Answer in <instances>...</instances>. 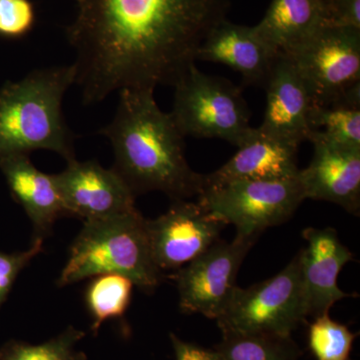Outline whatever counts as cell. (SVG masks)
<instances>
[{"label":"cell","instance_id":"cell-5","mask_svg":"<svg viewBox=\"0 0 360 360\" xmlns=\"http://www.w3.org/2000/svg\"><path fill=\"white\" fill-rule=\"evenodd\" d=\"M309 317L300 252L278 274L248 288H236L217 319L224 335L291 338Z\"/></svg>","mask_w":360,"mask_h":360},{"label":"cell","instance_id":"cell-25","mask_svg":"<svg viewBox=\"0 0 360 360\" xmlns=\"http://www.w3.org/2000/svg\"><path fill=\"white\" fill-rule=\"evenodd\" d=\"M35 22V11L30 0H0V33L20 37Z\"/></svg>","mask_w":360,"mask_h":360},{"label":"cell","instance_id":"cell-26","mask_svg":"<svg viewBox=\"0 0 360 360\" xmlns=\"http://www.w3.org/2000/svg\"><path fill=\"white\" fill-rule=\"evenodd\" d=\"M323 27L360 30V0H322Z\"/></svg>","mask_w":360,"mask_h":360},{"label":"cell","instance_id":"cell-21","mask_svg":"<svg viewBox=\"0 0 360 360\" xmlns=\"http://www.w3.org/2000/svg\"><path fill=\"white\" fill-rule=\"evenodd\" d=\"M219 360H298L302 349L291 338L224 335L213 347Z\"/></svg>","mask_w":360,"mask_h":360},{"label":"cell","instance_id":"cell-1","mask_svg":"<svg viewBox=\"0 0 360 360\" xmlns=\"http://www.w3.org/2000/svg\"><path fill=\"white\" fill-rule=\"evenodd\" d=\"M66 30L82 103L124 89L174 87L227 18L229 0H80Z\"/></svg>","mask_w":360,"mask_h":360},{"label":"cell","instance_id":"cell-27","mask_svg":"<svg viewBox=\"0 0 360 360\" xmlns=\"http://www.w3.org/2000/svg\"><path fill=\"white\" fill-rule=\"evenodd\" d=\"M175 360H219L213 348H205L195 343L182 340L174 333H170Z\"/></svg>","mask_w":360,"mask_h":360},{"label":"cell","instance_id":"cell-3","mask_svg":"<svg viewBox=\"0 0 360 360\" xmlns=\"http://www.w3.org/2000/svg\"><path fill=\"white\" fill-rule=\"evenodd\" d=\"M75 79V65L53 66L32 71L0 94V156L44 149L75 160V136L63 115Z\"/></svg>","mask_w":360,"mask_h":360},{"label":"cell","instance_id":"cell-28","mask_svg":"<svg viewBox=\"0 0 360 360\" xmlns=\"http://www.w3.org/2000/svg\"><path fill=\"white\" fill-rule=\"evenodd\" d=\"M77 2H78V1H80V0H77Z\"/></svg>","mask_w":360,"mask_h":360},{"label":"cell","instance_id":"cell-20","mask_svg":"<svg viewBox=\"0 0 360 360\" xmlns=\"http://www.w3.org/2000/svg\"><path fill=\"white\" fill-rule=\"evenodd\" d=\"M91 278L84 300L92 321L90 330L96 336L104 322L120 319L127 312L134 284L122 274H101Z\"/></svg>","mask_w":360,"mask_h":360},{"label":"cell","instance_id":"cell-14","mask_svg":"<svg viewBox=\"0 0 360 360\" xmlns=\"http://www.w3.org/2000/svg\"><path fill=\"white\" fill-rule=\"evenodd\" d=\"M314 156L298 180L305 200L328 201L355 217L360 214V149L311 139Z\"/></svg>","mask_w":360,"mask_h":360},{"label":"cell","instance_id":"cell-22","mask_svg":"<svg viewBox=\"0 0 360 360\" xmlns=\"http://www.w3.org/2000/svg\"><path fill=\"white\" fill-rule=\"evenodd\" d=\"M85 335L84 330L70 326L39 345L11 340L0 347V360H87L86 354L77 349Z\"/></svg>","mask_w":360,"mask_h":360},{"label":"cell","instance_id":"cell-17","mask_svg":"<svg viewBox=\"0 0 360 360\" xmlns=\"http://www.w3.org/2000/svg\"><path fill=\"white\" fill-rule=\"evenodd\" d=\"M1 167L13 195L32 220L35 238L44 239L56 220L68 217L53 174L40 172L26 155L4 156Z\"/></svg>","mask_w":360,"mask_h":360},{"label":"cell","instance_id":"cell-13","mask_svg":"<svg viewBox=\"0 0 360 360\" xmlns=\"http://www.w3.org/2000/svg\"><path fill=\"white\" fill-rule=\"evenodd\" d=\"M302 236L307 243L300 251L303 286L309 316L314 319L329 314L340 300L355 295L341 290L338 284L341 270L354 259V255L331 227H307Z\"/></svg>","mask_w":360,"mask_h":360},{"label":"cell","instance_id":"cell-10","mask_svg":"<svg viewBox=\"0 0 360 360\" xmlns=\"http://www.w3.org/2000/svg\"><path fill=\"white\" fill-rule=\"evenodd\" d=\"M149 246L158 269L177 270L219 240L226 224L198 202L175 200L155 219H146Z\"/></svg>","mask_w":360,"mask_h":360},{"label":"cell","instance_id":"cell-6","mask_svg":"<svg viewBox=\"0 0 360 360\" xmlns=\"http://www.w3.org/2000/svg\"><path fill=\"white\" fill-rule=\"evenodd\" d=\"M174 87L170 115L184 137L219 139L238 146L252 129L243 89L226 78L205 75L194 65Z\"/></svg>","mask_w":360,"mask_h":360},{"label":"cell","instance_id":"cell-9","mask_svg":"<svg viewBox=\"0 0 360 360\" xmlns=\"http://www.w3.org/2000/svg\"><path fill=\"white\" fill-rule=\"evenodd\" d=\"M257 236L236 234L231 243L217 240L205 252L172 276L179 290L182 314L217 321L231 302L236 277Z\"/></svg>","mask_w":360,"mask_h":360},{"label":"cell","instance_id":"cell-23","mask_svg":"<svg viewBox=\"0 0 360 360\" xmlns=\"http://www.w3.org/2000/svg\"><path fill=\"white\" fill-rule=\"evenodd\" d=\"M357 335L345 324L331 319L329 314H321L309 324V349L316 360H350Z\"/></svg>","mask_w":360,"mask_h":360},{"label":"cell","instance_id":"cell-11","mask_svg":"<svg viewBox=\"0 0 360 360\" xmlns=\"http://www.w3.org/2000/svg\"><path fill=\"white\" fill-rule=\"evenodd\" d=\"M53 176L68 217L89 221L137 210L136 195L113 167L106 169L96 160L75 158Z\"/></svg>","mask_w":360,"mask_h":360},{"label":"cell","instance_id":"cell-16","mask_svg":"<svg viewBox=\"0 0 360 360\" xmlns=\"http://www.w3.org/2000/svg\"><path fill=\"white\" fill-rule=\"evenodd\" d=\"M277 54L255 26L236 25L226 18L201 44L198 60L229 66L240 73L245 85L264 87Z\"/></svg>","mask_w":360,"mask_h":360},{"label":"cell","instance_id":"cell-18","mask_svg":"<svg viewBox=\"0 0 360 360\" xmlns=\"http://www.w3.org/2000/svg\"><path fill=\"white\" fill-rule=\"evenodd\" d=\"M323 27L322 0H272L255 26L276 53H288Z\"/></svg>","mask_w":360,"mask_h":360},{"label":"cell","instance_id":"cell-7","mask_svg":"<svg viewBox=\"0 0 360 360\" xmlns=\"http://www.w3.org/2000/svg\"><path fill=\"white\" fill-rule=\"evenodd\" d=\"M198 196V205L225 224L233 225L238 236L257 238L290 219L305 200L298 177L229 180L203 186Z\"/></svg>","mask_w":360,"mask_h":360},{"label":"cell","instance_id":"cell-12","mask_svg":"<svg viewBox=\"0 0 360 360\" xmlns=\"http://www.w3.org/2000/svg\"><path fill=\"white\" fill-rule=\"evenodd\" d=\"M264 89L266 105L259 129L300 146L309 139V113L314 103L307 84L288 54H277Z\"/></svg>","mask_w":360,"mask_h":360},{"label":"cell","instance_id":"cell-24","mask_svg":"<svg viewBox=\"0 0 360 360\" xmlns=\"http://www.w3.org/2000/svg\"><path fill=\"white\" fill-rule=\"evenodd\" d=\"M42 251L44 238H35L27 250L11 255L0 252V307L6 302L20 272Z\"/></svg>","mask_w":360,"mask_h":360},{"label":"cell","instance_id":"cell-2","mask_svg":"<svg viewBox=\"0 0 360 360\" xmlns=\"http://www.w3.org/2000/svg\"><path fill=\"white\" fill-rule=\"evenodd\" d=\"M101 134L112 146L113 168L135 195L160 191L175 201L200 193L205 174L188 165L184 136L156 103L155 90L120 91L115 118Z\"/></svg>","mask_w":360,"mask_h":360},{"label":"cell","instance_id":"cell-4","mask_svg":"<svg viewBox=\"0 0 360 360\" xmlns=\"http://www.w3.org/2000/svg\"><path fill=\"white\" fill-rule=\"evenodd\" d=\"M146 221L139 210L84 221L70 246V257L58 281L59 288L116 274L146 292L155 290L165 276L151 255Z\"/></svg>","mask_w":360,"mask_h":360},{"label":"cell","instance_id":"cell-8","mask_svg":"<svg viewBox=\"0 0 360 360\" xmlns=\"http://www.w3.org/2000/svg\"><path fill=\"white\" fill-rule=\"evenodd\" d=\"M285 54L317 105L335 103L360 84V30L322 27Z\"/></svg>","mask_w":360,"mask_h":360},{"label":"cell","instance_id":"cell-15","mask_svg":"<svg viewBox=\"0 0 360 360\" xmlns=\"http://www.w3.org/2000/svg\"><path fill=\"white\" fill-rule=\"evenodd\" d=\"M238 150L221 167L205 174L203 186L229 180H281L297 177L300 146L277 139L257 127L236 146Z\"/></svg>","mask_w":360,"mask_h":360},{"label":"cell","instance_id":"cell-19","mask_svg":"<svg viewBox=\"0 0 360 360\" xmlns=\"http://www.w3.org/2000/svg\"><path fill=\"white\" fill-rule=\"evenodd\" d=\"M307 141H321L360 149V103L341 99L329 105L312 104Z\"/></svg>","mask_w":360,"mask_h":360}]
</instances>
